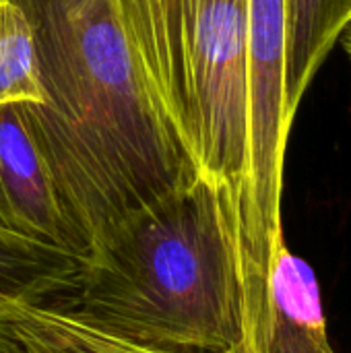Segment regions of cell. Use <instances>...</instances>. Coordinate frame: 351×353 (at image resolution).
Wrapping results in <instances>:
<instances>
[{"label": "cell", "mask_w": 351, "mask_h": 353, "mask_svg": "<svg viewBox=\"0 0 351 353\" xmlns=\"http://www.w3.org/2000/svg\"><path fill=\"white\" fill-rule=\"evenodd\" d=\"M43 101L31 23L12 0H0V108Z\"/></svg>", "instance_id": "obj_9"}, {"label": "cell", "mask_w": 351, "mask_h": 353, "mask_svg": "<svg viewBox=\"0 0 351 353\" xmlns=\"http://www.w3.org/2000/svg\"><path fill=\"white\" fill-rule=\"evenodd\" d=\"M271 302L275 321L271 353H335L329 343L317 275L285 244L275 263Z\"/></svg>", "instance_id": "obj_6"}, {"label": "cell", "mask_w": 351, "mask_h": 353, "mask_svg": "<svg viewBox=\"0 0 351 353\" xmlns=\"http://www.w3.org/2000/svg\"><path fill=\"white\" fill-rule=\"evenodd\" d=\"M0 230L52 244L81 261L89 254L17 105L0 108Z\"/></svg>", "instance_id": "obj_4"}, {"label": "cell", "mask_w": 351, "mask_h": 353, "mask_svg": "<svg viewBox=\"0 0 351 353\" xmlns=\"http://www.w3.org/2000/svg\"><path fill=\"white\" fill-rule=\"evenodd\" d=\"M343 35H345V37H343V43H345V50H348V56L351 58V25L345 29Z\"/></svg>", "instance_id": "obj_10"}, {"label": "cell", "mask_w": 351, "mask_h": 353, "mask_svg": "<svg viewBox=\"0 0 351 353\" xmlns=\"http://www.w3.org/2000/svg\"><path fill=\"white\" fill-rule=\"evenodd\" d=\"M10 353H180L130 341L50 298L0 292V350Z\"/></svg>", "instance_id": "obj_5"}, {"label": "cell", "mask_w": 351, "mask_h": 353, "mask_svg": "<svg viewBox=\"0 0 351 353\" xmlns=\"http://www.w3.org/2000/svg\"><path fill=\"white\" fill-rule=\"evenodd\" d=\"M285 122L296 112L327 56L351 25V0H285Z\"/></svg>", "instance_id": "obj_7"}, {"label": "cell", "mask_w": 351, "mask_h": 353, "mask_svg": "<svg viewBox=\"0 0 351 353\" xmlns=\"http://www.w3.org/2000/svg\"><path fill=\"white\" fill-rule=\"evenodd\" d=\"M83 261L62 248L0 230V292L27 298L66 296Z\"/></svg>", "instance_id": "obj_8"}, {"label": "cell", "mask_w": 351, "mask_h": 353, "mask_svg": "<svg viewBox=\"0 0 351 353\" xmlns=\"http://www.w3.org/2000/svg\"><path fill=\"white\" fill-rule=\"evenodd\" d=\"M56 302L130 341L180 353H240L244 304L230 194L199 176L97 240Z\"/></svg>", "instance_id": "obj_2"}, {"label": "cell", "mask_w": 351, "mask_h": 353, "mask_svg": "<svg viewBox=\"0 0 351 353\" xmlns=\"http://www.w3.org/2000/svg\"><path fill=\"white\" fill-rule=\"evenodd\" d=\"M27 14L43 101L17 105L62 207L91 246L199 170L163 120L116 0H12Z\"/></svg>", "instance_id": "obj_1"}, {"label": "cell", "mask_w": 351, "mask_h": 353, "mask_svg": "<svg viewBox=\"0 0 351 353\" xmlns=\"http://www.w3.org/2000/svg\"><path fill=\"white\" fill-rule=\"evenodd\" d=\"M151 95L199 176L248 207V0H116Z\"/></svg>", "instance_id": "obj_3"}]
</instances>
